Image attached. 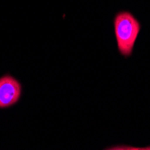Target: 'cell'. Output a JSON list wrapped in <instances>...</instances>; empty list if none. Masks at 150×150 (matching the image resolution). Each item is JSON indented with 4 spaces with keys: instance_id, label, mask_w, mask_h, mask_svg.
I'll return each mask as SVG.
<instances>
[{
    "instance_id": "cell-1",
    "label": "cell",
    "mask_w": 150,
    "mask_h": 150,
    "mask_svg": "<svg viewBox=\"0 0 150 150\" xmlns=\"http://www.w3.org/2000/svg\"><path fill=\"white\" fill-rule=\"evenodd\" d=\"M113 26L119 52L123 57H130L141 29L139 20L130 12L120 11L114 17Z\"/></svg>"
},
{
    "instance_id": "cell-2",
    "label": "cell",
    "mask_w": 150,
    "mask_h": 150,
    "mask_svg": "<svg viewBox=\"0 0 150 150\" xmlns=\"http://www.w3.org/2000/svg\"><path fill=\"white\" fill-rule=\"evenodd\" d=\"M21 94L22 86L17 79L9 75L0 77V109L15 105Z\"/></svg>"
}]
</instances>
